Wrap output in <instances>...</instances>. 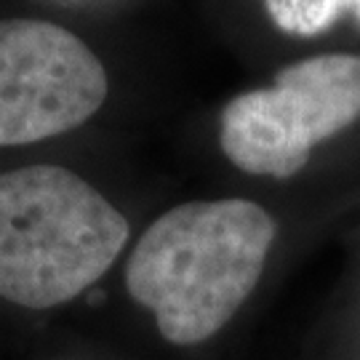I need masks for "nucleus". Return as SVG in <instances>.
<instances>
[{
    "label": "nucleus",
    "mask_w": 360,
    "mask_h": 360,
    "mask_svg": "<svg viewBox=\"0 0 360 360\" xmlns=\"http://www.w3.org/2000/svg\"><path fill=\"white\" fill-rule=\"evenodd\" d=\"M275 238V219L254 200L174 206L134 245L126 264L129 296L153 312L166 342H208L254 294Z\"/></svg>",
    "instance_id": "1"
},
{
    "label": "nucleus",
    "mask_w": 360,
    "mask_h": 360,
    "mask_svg": "<svg viewBox=\"0 0 360 360\" xmlns=\"http://www.w3.org/2000/svg\"><path fill=\"white\" fill-rule=\"evenodd\" d=\"M129 221L65 166L0 174V296L49 309L89 291L129 243Z\"/></svg>",
    "instance_id": "2"
},
{
    "label": "nucleus",
    "mask_w": 360,
    "mask_h": 360,
    "mask_svg": "<svg viewBox=\"0 0 360 360\" xmlns=\"http://www.w3.org/2000/svg\"><path fill=\"white\" fill-rule=\"evenodd\" d=\"M360 117V56L321 53L283 67L270 89L238 94L219 117V147L254 176L288 179L321 142Z\"/></svg>",
    "instance_id": "3"
},
{
    "label": "nucleus",
    "mask_w": 360,
    "mask_h": 360,
    "mask_svg": "<svg viewBox=\"0 0 360 360\" xmlns=\"http://www.w3.org/2000/svg\"><path fill=\"white\" fill-rule=\"evenodd\" d=\"M107 91L102 62L70 30L40 19H0V147L83 126Z\"/></svg>",
    "instance_id": "4"
},
{
    "label": "nucleus",
    "mask_w": 360,
    "mask_h": 360,
    "mask_svg": "<svg viewBox=\"0 0 360 360\" xmlns=\"http://www.w3.org/2000/svg\"><path fill=\"white\" fill-rule=\"evenodd\" d=\"M278 30L294 38H315L342 19L352 16L360 25V0H264Z\"/></svg>",
    "instance_id": "5"
}]
</instances>
